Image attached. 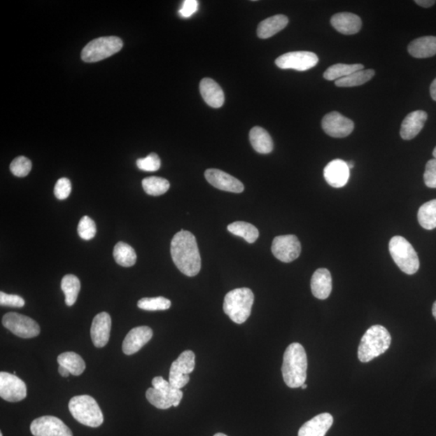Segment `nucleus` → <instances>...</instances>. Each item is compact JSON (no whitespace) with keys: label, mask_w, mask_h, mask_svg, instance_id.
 Listing matches in <instances>:
<instances>
[{"label":"nucleus","mask_w":436,"mask_h":436,"mask_svg":"<svg viewBox=\"0 0 436 436\" xmlns=\"http://www.w3.org/2000/svg\"><path fill=\"white\" fill-rule=\"evenodd\" d=\"M171 255L177 269L183 274L192 277L201 271L202 259L197 239L189 231L181 230L173 237Z\"/></svg>","instance_id":"nucleus-1"},{"label":"nucleus","mask_w":436,"mask_h":436,"mask_svg":"<svg viewBox=\"0 0 436 436\" xmlns=\"http://www.w3.org/2000/svg\"><path fill=\"white\" fill-rule=\"evenodd\" d=\"M308 360L306 350L298 343L288 346L283 354L282 374L287 386L293 388L306 384Z\"/></svg>","instance_id":"nucleus-2"},{"label":"nucleus","mask_w":436,"mask_h":436,"mask_svg":"<svg viewBox=\"0 0 436 436\" xmlns=\"http://www.w3.org/2000/svg\"><path fill=\"white\" fill-rule=\"evenodd\" d=\"M391 335L381 325H372L361 339L358 349L359 360L367 363L385 353L391 344Z\"/></svg>","instance_id":"nucleus-3"},{"label":"nucleus","mask_w":436,"mask_h":436,"mask_svg":"<svg viewBox=\"0 0 436 436\" xmlns=\"http://www.w3.org/2000/svg\"><path fill=\"white\" fill-rule=\"evenodd\" d=\"M254 299V293L250 288H235L225 297L224 312L234 323L243 324L250 317Z\"/></svg>","instance_id":"nucleus-4"},{"label":"nucleus","mask_w":436,"mask_h":436,"mask_svg":"<svg viewBox=\"0 0 436 436\" xmlns=\"http://www.w3.org/2000/svg\"><path fill=\"white\" fill-rule=\"evenodd\" d=\"M69 409L72 416L85 426L98 428L104 423L101 408L94 399L89 395L76 396L71 399Z\"/></svg>","instance_id":"nucleus-5"},{"label":"nucleus","mask_w":436,"mask_h":436,"mask_svg":"<svg viewBox=\"0 0 436 436\" xmlns=\"http://www.w3.org/2000/svg\"><path fill=\"white\" fill-rule=\"evenodd\" d=\"M153 387L146 393L147 400L157 409H167L171 407H177L183 398V392L173 387L169 381L162 377H156L152 380Z\"/></svg>","instance_id":"nucleus-6"},{"label":"nucleus","mask_w":436,"mask_h":436,"mask_svg":"<svg viewBox=\"0 0 436 436\" xmlns=\"http://www.w3.org/2000/svg\"><path fill=\"white\" fill-rule=\"evenodd\" d=\"M393 261L403 272L414 275L419 269V260L417 252L412 245L402 236H395L388 245Z\"/></svg>","instance_id":"nucleus-7"},{"label":"nucleus","mask_w":436,"mask_h":436,"mask_svg":"<svg viewBox=\"0 0 436 436\" xmlns=\"http://www.w3.org/2000/svg\"><path fill=\"white\" fill-rule=\"evenodd\" d=\"M122 47V40L118 36H103L89 42L84 47L81 57L85 62H97L117 54Z\"/></svg>","instance_id":"nucleus-8"},{"label":"nucleus","mask_w":436,"mask_h":436,"mask_svg":"<svg viewBox=\"0 0 436 436\" xmlns=\"http://www.w3.org/2000/svg\"><path fill=\"white\" fill-rule=\"evenodd\" d=\"M195 354L192 351H185L173 362L169 375L170 384L178 390L185 387L189 381L194 369H195Z\"/></svg>","instance_id":"nucleus-9"},{"label":"nucleus","mask_w":436,"mask_h":436,"mask_svg":"<svg viewBox=\"0 0 436 436\" xmlns=\"http://www.w3.org/2000/svg\"><path fill=\"white\" fill-rule=\"evenodd\" d=\"M2 323L4 328L20 338H34L41 332L40 325L34 319L18 313L12 312L5 314Z\"/></svg>","instance_id":"nucleus-10"},{"label":"nucleus","mask_w":436,"mask_h":436,"mask_svg":"<svg viewBox=\"0 0 436 436\" xmlns=\"http://www.w3.org/2000/svg\"><path fill=\"white\" fill-rule=\"evenodd\" d=\"M318 57L309 51H294L282 55L276 60V65L281 69H293L304 71L318 64Z\"/></svg>","instance_id":"nucleus-11"},{"label":"nucleus","mask_w":436,"mask_h":436,"mask_svg":"<svg viewBox=\"0 0 436 436\" xmlns=\"http://www.w3.org/2000/svg\"><path fill=\"white\" fill-rule=\"evenodd\" d=\"M272 254L283 262H291L300 256L302 245L295 235L277 236L272 245Z\"/></svg>","instance_id":"nucleus-12"},{"label":"nucleus","mask_w":436,"mask_h":436,"mask_svg":"<svg viewBox=\"0 0 436 436\" xmlns=\"http://www.w3.org/2000/svg\"><path fill=\"white\" fill-rule=\"evenodd\" d=\"M30 430L34 436H73L71 429L55 416H47L34 419Z\"/></svg>","instance_id":"nucleus-13"},{"label":"nucleus","mask_w":436,"mask_h":436,"mask_svg":"<svg viewBox=\"0 0 436 436\" xmlns=\"http://www.w3.org/2000/svg\"><path fill=\"white\" fill-rule=\"evenodd\" d=\"M27 396L25 383L14 374L2 372L0 374V397L10 402L24 400Z\"/></svg>","instance_id":"nucleus-14"},{"label":"nucleus","mask_w":436,"mask_h":436,"mask_svg":"<svg viewBox=\"0 0 436 436\" xmlns=\"http://www.w3.org/2000/svg\"><path fill=\"white\" fill-rule=\"evenodd\" d=\"M325 133L335 139L346 138L355 127L354 122L338 112H332L325 115L322 120Z\"/></svg>","instance_id":"nucleus-15"},{"label":"nucleus","mask_w":436,"mask_h":436,"mask_svg":"<svg viewBox=\"0 0 436 436\" xmlns=\"http://www.w3.org/2000/svg\"><path fill=\"white\" fill-rule=\"evenodd\" d=\"M207 181L220 190L241 193L244 191V183L238 178L218 169H208L204 172Z\"/></svg>","instance_id":"nucleus-16"},{"label":"nucleus","mask_w":436,"mask_h":436,"mask_svg":"<svg viewBox=\"0 0 436 436\" xmlns=\"http://www.w3.org/2000/svg\"><path fill=\"white\" fill-rule=\"evenodd\" d=\"M153 337V330L149 327H139L130 330L122 344V351L125 355L138 353Z\"/></svg>","instance_id":"nucleus-17"},{"label":"nucleus","mask_w":436,"mask_h":436,"mask_svg":"<svg viewBox=\"0 0 436 436\" xmlns=\"http://www.w3.org/2000/svg\"><path fill=\"white\" fill-rule=\"evenodd\" d=\"M111 328L112 319L108 313L98 314L94 318L91 328V337L94 346L101 349L107 345Z\"/></svg>","instance_id":"nucleus-18"},{"label":"nucleus","mask_w":436,"mask_h":436,"mask_svg":"<svg viewBox=\"0 0 436 436\" xmlns=\"http://www.w3.org/2000/svg\"><path fill=\"white\" fill-rule=\"evenodd\" d=\"M324 177L328 185L333 188L344 187L348 183L350 177L348 164L342 160L330 162L325 167Z\"/></svg>","instance_id":"nucleus-19"},{"label":"nucleus","mask_w":436,"mask_h":436,"mask_svg":"<svg viewBox=\"0 0 436 436\" xmlns=\"http://www.w3.org/2000/svg\"><path fill=\"white\" fill-rule=\"evenodd\" d=\"M333 423L332 414H320L303 425L299 430L298 436H325Z\"/></svg>","instance_id":"nucleus-20"},{"label":"nucleus","mask_w":436,"mask_h":436,"mask_svg":"<svg viewBox=\"0 0 436 436\" xmlns=\"http://www.w3.org/2000/svg\"><path fill=\"white\" fill-rule=\"evenodd\" d=\"M199 92L209 106L219 108L225 102V94L219 84L211 78H204L199 83Z\"/></svg>","instance_id":"nucleus-21"},{"label":"nucleus","mask_w":436,"mask_h":436,"mask_svg":"<svg viewBox=\"0 0 436 436\" xmlns=\"http://www.w3.org/2000/svg\"><path fill=\"white\" fill-rule=\"evenodd\" d=\"M428 120V113L418 110L409 113L404 119L400 134L404 140H412L420 133Z\"/></svg>","instance_id":"nucleus-22"},{"label":"nucleus","mask_w":436,"mask_h":436,"mask_svg":"<svg viewBox=\"0 0 436 436\" xmlns=\"http://www.w3.org/2000/svg\"><path fill=\"white\" fill-rule=\"evenodd\" d=\"M330 23L333 27L344 35H353L361 29L362 21L358 15L350 13H340L333 15Z\"/></svg>","instance_id":"nucleus-23"},{"label":"nucleus","mask_w":436,"mask_h":436,"mask_svg":"<svg viewBox=\"0 0 436 436\" xmlns=\"http://www.w3.org/2000/svg\"><path fill=\"white\" fill-rule=\"evenodd\" d=\"M311 290L313 295L320 300L329 297L332 290V277L329 270L319 269L314 273Z\"/></svg>","instance_id":"nucleus-24"},{"label":"nucleus","mask_w":436,"mask_h":436,"mask_svg":"<svg viewBox=\"0 0 436 436\" xmlns=\"http://www.w3.org/2000/svg\"><path fill=\"white\" fill-rule=\"evenodd\" d=\"M409 55L416 59H427L436 55V36H427L414 40L408 45Z\"/></svg>","instance_id":"nucleus-25"},{"label":"nucleus","mask_w":436,"mask_h":436,"mask_svg":"<svg viewBox=\"0 0 436 436\" xmlns=\"http://www.w3.org/2000/svg\"><path fill=\"white\" fill-rule=\"evenodd\" d=\"M288 24L286 15H276L262 20L257 29V35L260 38L267 39L279 33Z\"/></svg>","instance_id":"nucleus-26"},{"label":"nucleus","mask_w":436,"mask_h":436,"mask_svg":"<svg viewBox=\"0 0 436 436\" xmlns=\"http://www.w3.org/2000/svg\"><path fill=\"white\" fill-rule=\"evenodd\" d=\"M250 141L254 150L260 154H269L273 150V141L264 128L255 126L249 134Z\"/></svg>","instance_id":"nucleus-27"},{"label":"nucleus","mask_w":436,"mask_h":436,"mask_svg":"<svg viewBox=\"0 0 436 436\" xmlns=\"http://www.w3.org/2000/svg\"><path fill=\"white\" fill-rule=\"evenodd\" d=\"M57 363L65 367L73 376H80L86 369L85 362L80 355L71 351L64 353L57 357Z\"/></svg>","instance_id":"nucleus-28"},{"label":"nucleus","mask_w":436,"mask_h":436,"mask_svg":"<svg viewBox=\"0 0 436 436\" xmlns=\"http://www.w3.org/2000/svg\"><path fill=\"white\" fill-rule=\"evenodd\" d=\"M61 288L65 294L66 306L72 307L76 302L78 293L80 291V281L76 276L66 275L62 278Z\"/></svg>","instance_id":"nucleus-29"},{"label":"nucleus","mask_w":436,"mask_h":436,"mask_svg":"<svg viewBox=\"0 0 436 436\" xmlns=\"http://www.w3.org/2000/svg\"><path fill=\"white\" fill-rule=\"evenodd\" d=\"M113 257L115 262L120 266L129 267L135 265L136 255L132 246L123 241L115 244L113 250Z\"/></svg>","instance_id":"nucleus-30"},{"label":"nucleus","mask_w":436,"mask_h":436,"mask_svg":"<svg viewBox=\"0 0 436 436\" xmlns=\"http://www.w3.org/2000/svg\"><path fill=\"white\" fill-rule=\"evenodd\" d=\"M227 229L231 234L244 239L248 244H254L260 235L258 229L253 225L245 222L231 223Z\"/></svg>","instance_id":"nucleus-31"},{"label":"nucleus","mask_w":436,"mask_h":436,"mask_svg":"<svg viewBox=\"0 0 436 436\" xmlns=\"http://www.w3.org/2000/svg\"><path fill=\"white\" fill-rule=\"evenodd\" d=\"M418 220L425 230L436 228V199L423 204L419 209Z\"/></svg>","instance_id":"nucleus-32"},{"label":"nucleus","mask_w":436,"mask_h":436,"mask_svg":"<svg viewBox=\"0 0 436 436\" xmlns=\"http://www.w3.org/2000/svg\"><path fill=\"white\" fill-rule=\"evenodd\" d=\"M375 76V71L372 69L360 70L351 73L340 80L335 81V85L339 87H353L363 85L369 82Z\"/></svg>","instance_id":"nucleus-33"},{"label":"nucleus","mask_w":436,"mask_h":436,"mask_svg":"<svg viewBox=\"0 0 436 436\" xmlns=\"http://www.w3.org/2000/svg\"><path fill=\"white\" fill-rule=\"evenodd\" d=\"M363 68L364 66L362 64H343V63H338V64L330 66L325 71L323 77L329 81H337L340 78L350 76L351 73L363 70Z\"/></svg>","instance_id":"nucleus-34"},{"label":"nucleus","mask_w":436,"mask_h":436,"mask_svg":"<svg viewBox=\"0 0 436 436\" xmlns=\"http://www.w3.org/2000/svg\"><path fill=\"white\" fill-rule=\"evenodd\" d=\"M144 191L150 196H161L170 188V183L161 177H147L143 181Z\"/></svg>","instance_id":"nucleus-35"},{"label":"nucleus","mask_w":436,"mask_h":436,"mask_svg":"<svg viewBox=\"0 0 436 436\" xmlns=\"http://www.w3.org/2000/svg\"><path fill=\"white\" fill-rule=\"evenodd\" d=\"M171 306L169 299L164 297H145L138 302L139 308L147 311H167Z\"/></svg>","instance_id":"nucleus-36"},{"label":"nucleus","mask_w":436,"mask_h":436,"mask_svg":"<svg viewBox=\"0 0 436 436\" xmlns=\"http://www.w3.org/2000/svg\"><path fill=\"white\" fill-rule=\"evenodd\" d=\"M31 169V162L24 156H19L12 162L10 171L17 177H25L29 174Z\"/></svg>","instance_id":"nucleus-37"},{"label":"nucleus","mask_w":436,"mask_h":436,"mask_svg":"<svg viewBox=\"0 0 436 436\" xmlns=\"http://www.w3.org/2000/svg\"><path fill=\"white\" fill-rule=\"evenodd\" d=\"M78 234L84 240L92 239L97 234V227L94 220L87 216H84L78 223Z\"/></svg>","instance_id":"nucleus-38"},{"label":"nucleus","mask_w":436,"mask_h":436,"mask_svg":"<svg viewBox=\"0 0 436 436\" xmlns=\"http://www.w3.org/2000/svg\"><path fill=\"white\" fill-rule=\"evenodd\" d=\"M136 166L144 171H156L161 167L160 157L155 153H151L143 159L136 160Z\"/></svg>","instance_id":"nucleus-39"},{"label":"nucleus","mask_w":436,"mask_h":436,"mask_svg":"<svg viewBox=\"0 0 436 436\" xmlns=\"http://www.w3.org/2000/svg\"><path fill=\"white\" fill-rule=\"evenodd\" d=\"M71 183L67 178H61L55 187V195L59 199H65L71 192Z\"/></svg>","instance_id":"nucleus-40"},{"label":"nucleus","mask_w":436,"mask_h":436,"mask_svg":"<svg viewBox=\"0 0 436 436\" xmlns=\"http://www.w3.org/2000/svg\"><path fill=\"white\" fill-rule=\"evenodd\" d=\"M24 299L18 295L0 293V304L2 307L21 308L24 307Z\"/></svg>","instance_id":"nucleus-41"},{"label":"nucleus","mask_w":436,"mask_h":436,"mask_svg":"<svg viewBox=\"0 0 436 436\" xmlns=\"http://www.w3.org/2000/svg\"><path fill=\"white\" fill-rule=\"evenodd\" d=\"M423 178L425 185L428 188H436V159L428 162Z\"/></svg>","instance_id":"nucleus-42"},{"label":"nucleus","mask_w":436,"mask_h":436,"mask_svg":"<svg viewBox=\"0 0 436 436\" xmlns=\"http://www.w3.org/2000/svg\"><path fill=\"white\" fill-rule=\"evenodd\" d=\"M199 3L197 0H185L183 3L182 8L178 10V13L182 17H190L197 10Z\"/></svg>","instance_id":"nucleus-43"},{"label":"nucleus","mask_w":436,"mask_h":436,"mask_svg":"<svg viewBox=\"0 0 436 436\" xmlns=\"http://www.w3.org/2000/svg\"><path fill=\"white\" fill-rule=\"evenodd\" d=\"M414 2L419 5V6L423 8L432 7L435 3V1H434V0H416V1Z\"/></svg>","instance_id":"nucleus-44"},{"label":"nucleus","mask_w":436,"mask_h":436,"mask_svg":"<svg viewBox=\"0 0 436 436\" xmlns=\"http://www.w3.org/2000/svg\"><path fill=\"white\" fill-rule=\"evenodd\" d=\"M430 97H432L434 101H436V78H435L433 83L430 84Z\"/></svg>","instance_id":"nucleus-45"},{"label":"nucleus","mask_w":436,"mask_h":436,"mask_svg":"<svg viewBox=\"0 0 436 436\" xmlns=\"http://www.w3.org/2000/svg\"><path fill=\"white\" fill-rule=\"evenodd\" d=\"M59 372L60 375L63 377H68L71 374L69 370L66 369L65 367L61 365H59Z\"/></svg>","instance_id":"nucleus-46"},{"label":"nucleus","mask_w":436,"mask_h":436,"mask_svg":"<svg viewBox=\"0 0 436 436\" xmlns=\"http://www.w3.org/2000/svg\"><path fill=\"white\" fill-rule=\"evenodd\" d=\"M346 164H348V166L349 167V169H353V168L355 166L354 162L353 161H349L348 162H346Z\"/></svg>","instance_id":"nucleus-47"},{"label":"nucleus","mask_w":436,"mask_h":436,"mask_svg":"<svg viewBox=\"0 0 436 436\" xmlns=\"http://www.w3.org/2000/svg\"><path fill=\"white\" fill-rule=\"evenodd\" d=\"M433 316L436 319V302H435L433 307Z\"/></svg>","instance_id":"nucleus-48"},{"label":"nucleus","mask_w":436,"mask_h":436,"mask_svg":"<svg viewBox=\"0 0 436 436\" xmlns=\"http://www.w3.org/2000/svg\"><path fill=\"white\" fill-rule=\"evenodd\" d=\"M213 436H227V435L223 433H217V434H215Z\"/></svg>","instance_id":"nucleus-49"},{"label":"nucleus","mask_w":436,"mask_h":436,"mask_svg":"<svg viewBox=\"0 0 436 436\" xmlns=\"http://www.w3.org/2000/svg\"><path fill=\"white\" fill-rule=\"evenodd\" d=\"M433 156H434L435 159H436V147H435V148L433 150Z\"/></svg>","instance_id":"nucleus-50"},{"label":"nucleus","mask_w":436,"mask_h":436,"mask_svg":"<svg viewBox=\"0 0 436 436\" xmlns=\"http://www.w3.org/2000/svg\"><path fill=\"white\" fill-rule=\"evenodd\" d=\"M307 388V384H304V385L302 386V390H306V388Z\"/></svg>","instance_id":"nucleus-51"},{"label":"nucleus","mask_w":436,"mask_h":436,"mask_svg":"<svg viewBox=\"0 0 436 436\" xmlns=\"http://www.w3.org/2000/svg\"><path fill=\"white\" fill-rule=\"evenodd\" d=\"M0 436H3V433H0Z\"/></svg>","instance_id":"nucleus-52"}]
</instances>
